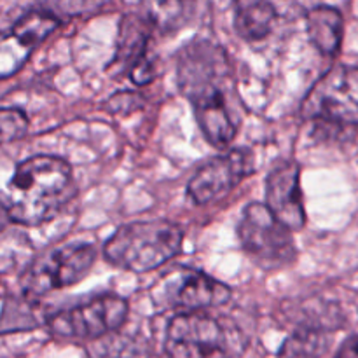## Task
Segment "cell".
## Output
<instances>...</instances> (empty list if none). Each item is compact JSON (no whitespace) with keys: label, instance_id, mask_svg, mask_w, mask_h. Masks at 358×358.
Wrapping results in <instances>:
<instances>
[{"label":"cell","instance_id":"cell-1","mask_svg":"<svg viewBox=\"0 0 358 358\" xmlns=\"http://www.w3.org/2000/svg\"><path fill=\"white\" fill-rule=\"evenodd\" d=\"M178 87L194 108L206 140L224 149L236 135L233 73L226 51L212 41H194L178 52Z\"/></svg>","mask_w":358,"mask_h":358},{"label":"cell","instance_id":"cell-2","mask_svg":"<svg viewBox=\"0 0 358 358\" xmlns=\"http://www.w3.org/2000/svg\"><path fill=\"white\" fill-rule=\"evenodd\" d=\"M72 170L55 156H31L21 161L7 185V213L13 222L37 226L58 213L70 196Z\"/></svg>","mask_w":358,"mask_h":358},{"label":"cell","instance_id":"cell-3","mask_svg":"<svg viewBox=\"0 0 358 358\" xmlns=\"http://www.w3.org/2000/svg\"><path fill=\"white\" fill-rule=\"evenodd\" d=\"M184 233L166 220H142L121 226L105 245L110 264L133 273H147L166 264L182 248Z\"/></svg>","mask_w":358,"mask_h":358},{"label":"cell","instance_id":"cell-4","mask_svg":"<svg viewBox=\"0 0 358 358\" xmlns=\"http://www.w3.org/2000/svg\"><path fill=\"white\" fill-rule=\"evenodd\" d=\"M164 350L170 358H231L236 336L203 311H185L168 324Z\"/></svg>","mask_w":358,"mask_h":358},{"label":"cell","instance_id":"cell-5","mask_svg":"<svg viewBox=\"0 0 358 358\" xmlns=\"http://www.w3.org/2000/svg\"><path fill=\"white\" fill-rule=\"evenodd\" d=\"M238 236L245 252L266 269H278L296 261L292 231L283 226L262 203H252L241 213Z\"/></svg>","mask_w":358,"mask_h":358},{"label":"cell","instance_id":"cell-6","mask_svg":"<svg viewBox=\"0 0 358 358\" xmlns=\"http://www.w3.org/2000/svg\"><path fill=\"white\" fill-rule=\"evenodd\" d=\"M303 115L332 126L358 124V66H334L308 91Z\"/></svg>","mask_w":358,"mask_h":358},{"label":"cell","instance_id":"cell-7","mask_svg":"<svg viewBox=\"0 0 358 358\" xmlns=\"http://www.w3.org/2000/svg\"><path fill=\"white\" fill-rule=\"evenodd\" d=\"M96 250L90 243H72L38 255L21 276L27 296H44L80 282L93 268Z\"/></svg>","mask_w":358,"mask_h":358},{"label":"cell","instance_id":"cell-8","mask_svg":"<svg viewBox=\"0 0 358 358\" xmlns=\"http://www.w3.org/2000/svg\"><path fill=\"white\" fill-rule=\"evenodd\" d=\"M128 317V303L117 296H100L76 308L56 311L48 317L55 334L65 338L98 339L115 332Z\"/></svg>","mask_w":358,"mask_h":358},{"label":"cell","instance_id":"cell-9","mask_svg":"<svg viewBox=\"0 0 358 358\" xmlns=\"http://www.w3.org/2000/svg\"><path fill=\"white\" fill-rule=\"evenodd\" d=\"M254 173L250 150L236 149L220 154L203 164L187 185L189 198L196 205H208L229 194L245 177Z\"/></svg>","mask_w":358,"mask_h":358},{"label":"cell","instance_id":"cell-10","mask_svg":"<svg viewBox=\"0 0 358 358\" xmlns=\"http://www.w3.org/2000/svg\"><path fill=\"white\" fill-rule=\"evenodd\" d=\"M59 20L45 9L28 10L10 27L0 31V80L20 72L31 51L58 28Z\"/></svg>","mask_w":358,"mask_h":358},{"label":"cell","instance_id":"cell-11","mask_svg":"<svg viewBox=\"0 0 358 358\" xmlns=\"http://www.w3.org/2000/svg\"><path fill=\"white\" fill-rule=\"evenodd\" d=\"M266 206L290 231L304 227L306 212L301 194V171L294 161H282L268 175Z\"/></svg>","mask_w":358,"mask_h":358},{"label":"cell","instance_id":"cell-12","mask_svg":"<svg viewBox=\"0 0 358 358\" xmlns=\"http://www.w3.org/2000/svg\"><path fill=\"white\" fill-rule=\"evenodd\" d=\"M150 41V24L143 16L128 14L121 20L117 35V49L112 62V70L128 72L138 86L150 83L154 77L152 63L147 58Z\"/></svg>","mask_w":358,"mask_h":358},{"label":"cell","instance_id":"cell-13","mask_svg":"<svg viewBox=\"0 0 358 358\" xmlns=\"http://www.w3.org/2000/svg\"><path fill=\"white\" fill-rule=\"evenodd\" d=\"M166 297L173 306L201 311L226 304L231 299V289L205 273L184 269L166 287Z\"/></svg>","mask_w":358,"mask_h":358},{"label":"cell","instance_id":"cell-14","mask_svg":"<svg viewBox=\"0 0 358 358\" xmlns=\"http://www.w3.org/2000/svg\"><path fill=\"white\" fill-rule=\"evenodd\" d=\"M306 30L311 44L320 55L336 56L343 42V16L331 6H317L308 10Z\"/></svg>","mask_w":358,"mask_h":358},{"label":"cell","instance_id":"cell-15","mask_svg":"<svg viewBox=\"0 0 358 358\" xmlns=\"http://www.w3.org/2000/svg\"><path fill=\"white\" fill-rule=\"evenodd\" d=\"M276 21L271 0H234V30L245 41H262Z\"/></svg>","mask_w":358,"mask_h":358},{"label":"cell","instance_id":"cell-16","mask_svg":"<svg viewBox=\"0 0 358 358\" xmlns=\"http://www.w3.org/2000/svg\"><path fill=\"white\" fill-rule=\"evenodd\" d=\"M140 6L150 27L173 34L192 20L196 0H140Z\"/></svg>","mask_w":358,"mask_h":358},{"label":"cell","instance_id":"cell-17","mask_svg":"<svg viewBox=\"0 0 358 358\" xmlns=\"http://www.w3.org/2000/svg\"><path fill=\"white\" fill-rule=\"evenodd\" d=\"M87 353L91 358H149L145 346L138 339L119 334L117 331L93 339Z\"/></svg>","mask_w":358,"mask_h":358},{"label":"cell","instance_id":"cell-18","mask_svg":"<svg viewBox=\"0 0 358 358\" xmlns=\"http://www.w3.org/2000/svg\"><path fill=\"white\" fill-rule=\"evenodd\" d=\"M327 348V338L317 329H303L290 336L283 345L280 358H318Z\"/></svg>","mask_w":358,"mask_h":358},{"label":"cell","instance_id":"cell-19","mask_svg":"<svg viewBox=\"0 0 358 358\" xmlns=\"http://www.w3.org/2000/svg\"><path fill=\"white\" fill-rule=\"evenodd\" d=\"M38 325L35 308L24 299H14L3 306L0 315V332L27 331Z\"/></svg>","mask_w":358,"mask_h":358},{"label":"cell","instance_id":"cell-20","mask_svg":"<svg viewBox=\"0 0 358 358\" xmlns=\"http://www.w3.org/2000/svg\"><path fill=\"white\" fill-rule=\"evenodd\" d=\"M28 131V117L17 108H0V143L21 138Z\"/></svg>","mask_w":358,"mask_h":358},{"label":"cell","instance_id":"cell-21","mask_svg":"<svg viewBox=\"0 0 358 358\" xmlns=\"http://www.w3.org/2000/svg\"><path fill=\"white\" fill-rule=\"evenodd\" d=\"M336 358H358V334L350 338L348 341L343 345V348L339 350Z\"/></svg>","mask_w":358,"mask_h":358},{"label":"cell","instance_id":"cell-22","mask_svg":"<svg viewBox=\"0 0 358 358\" xmlns=\"http://www.w3.org/2000/svg\"><path fill=\"white\" fill-rule=\"evenodd\" d=\"M45 2L49 3H56L58 7H62V9H72V7H77V9H80V7L84 6V3L87 2V0H45Z\"/></svg>","mask_w":358,"mask_h":358},{"label":"cell","instance_id":"cell-23","mask_svg":"<svg viewBox=\"0 0 358 358\" xmlns=\"http://www.w3.org/2000/svg\"><path fill=\"white\" fill-rule=\"evenodd\" d=\"M9 220L10 219H9V213H7L6 203H3V199H0V229H2Z\"/></svg>","mask_w":358,"mask_h":358}]
</instances>
